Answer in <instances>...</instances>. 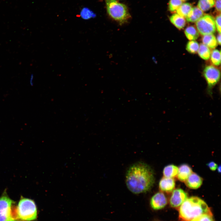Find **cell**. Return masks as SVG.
<instances>
[{"label": "cell", "mask_w": 221, "mask_h": 221, "mask_svg": "<svg viewBox=\"0 0 221 221\" xmlns=\"http://www.w3.org/2000/svg\"><path fill=\"white\" fill-rule=\"evenodd\" d=\"M178 171V168L177 166L171 164L164 167L163 173L164 177L174 178L177 176Z\"/></svg>", "instance_id": "15"}, {"label": "cell", "mask_w": 221, "mask_h": 221, "mask_svg": "<svg viewBox=\"0 0 221 221\" xmlns=\"http://www.w3.org/2000/svg\"><path fill=\"white\" fill-rule=\"evenodd\" d=\"M207 165L210 170L214 171L216 169L218 165L217 164L213 161H211L207 164Z\"/></svg>", "instance_id": "27"}, {"label": "cell", "mask_w": 221, "mask_h": 221, "mask_svg": "<svg viewBox=\"0 0 221 221\" xmlns=\"http://www.w3.org/2000/svg\"><path fill=\"white\" fill-rule=\"evenodd\" d=\"M181 0H170L169 4V10L170 12H173L176 10L182 4Z\"/></svg>", "instance_id": "24"}, {"label": "cell", "mask_w": 221, "mask_h": 221, "mask_svg": "<svg viewBox=\"0 0 221 221\" xmlns=\"http://www.w3.org/2000/svg\"><path fill=\"white\" fill-rule=\"evenodd\" d=\"M80 15L81 17L84 20H88L96 16V14L87 8H83L81 10Z\"/></svg>", "instance_id": "23"}, {"label": "cell", "mask_w": 221, "mask_h": 221, "mask_svg": "<svg viewBox=\"0 0 221 221\" xmlns=\"http://www.w3.org/2000/svg\"><path fill=\"white\" fill-rule=\"evenodd\" d=\"M192 8L191 5L188 3H182L176 10L177 14L180 16L186 17Z\"/></svg>", "instance_id": "20"}, {"label": "cell", "mask_w": 221, "mask_h": 221, "mask_svg": "<svg viewBox=\"0 0 221 221\" xmlns=\"http://www.w3.org/2000/svg\"><path fill=\"white\" fill-rule=\"evenodd\" d=\"M0 221H22L19 217L14 202L6 192L0 197Z\"/></svg>", "instance_id": "4"}, {"label": "cell", "mask_w": 221, "mask_h": 221, "mask_svg": "<svg viewBox=\"0 0 221 221\" xmlns=\"http://www.w3.org/2000/svg\"><path fill=\"white\" fill-rule=\"evenodd\" d=\"M179 212L180 221H189L203 214H212L205 202L197 196L187 198L180 206Z\"/></svg>", "instance_id": "2"}, {"label": "cell", "mask_w": 221, "mask_h": 221, "mask_svg": "<svg viewBox=\"0 0 221 221\" xmlns=\"http://www.w3.org/2000/svg\"><path fill=\"white\" fill-rule=\"evenodd\" d=\"M203 74L207 84V93L209 96L212 97L213 89L220 79V71L216 67L210 65L205 68Z\"/></svg>", "instance_id": "6"}, {"label": "cell", "mask_w": 221, "mask_h": 221, "mask_svg": "<svg viewBox=\"0 0 221 221\" xmlns=\"http://www.w3.org/2000/svg\"><path fill=\"white\" fill-rule=\"evenodd\" d=\"M199 47L198 43L195 41H190L187 43L186 49L189 52L195 54L198 52Z\"/></svg>", "instance_id": "22"}, {"label": "cell", "mask_w": 221, "mask_h": 221, "mask_svg": "<svg viewBox=\"0 0 221 221\" xmlns=\"http://www.w3.org/2000/svg\"><path fill=\"white\" fill-rule=\"evenodd\" d=\"M17 208L19 217L22 221H33L37 218V207L31 199L21 197Z\"/></svg>", "instance_id": "5"}, {"label": "cell", "mask_w": 221, "mask_h": 221, "mask_svg": "<svg viewBox=\"0 0 221 221\" xmlns=\"http://www.w3.org/2000/svg\"><path fill=\"white\" fill-rule=\"evenodd\" d=\"M203 179L196 173L192 172L184 182L186 186L192 189H197L202 184Z\"/></svg>", "instance_id": "10"}, {"label": "cell", "mask_w": 221, "mask_h": 221, "mask_svg": "<svg viewBox=\"0 0 221 221\" xmlns=\"http://www.w3.org/2000/svg\"><path fill=\"white\" fill-rule=\"evenodd\" d=\"M210 55L211 60L212 63L215 66H218L221 62L220 52L217 49H214Z\"/></svg>", "instance_id": "21"}, {"label": "cell", "mask_w": 221, "mask_h": 221, "mask_svg": "<svg viewBox=\"0 0 221 221\" xmlns=\"http://www.w3.org/2000/svg\"><path fill=\"white\" fill-rule=\"evenodd\" d=\"M197 52L199 56L204 60H207L210 57V50L208 47L203 43L199 45Z\"/></svg>", "instance_id": "18"}, {"label": "cell", "mask_w": 221, "mask_h": 221, "mask_svg": "<svg viewBox=\"0 0 221 221\" xmlns=\"http://www.w3.org/2000/svg\"><path fill=\"white\" fill-rule=\"evenodd\" d=\"M107 12L113 19L120 25L128 22L131 18L127 6L116 0H104Z\"/></svg>", "instance_id": "3"}, {"label": "cell", "mask_w": 221, "mask_h": 221, "mask_svg": "<svg viewBox=\"0 0 221 221\" xmlns=\"http://www.w3.org/2000/svg\"><path fill=\"white\" fill-rule=\"evenodd\" d=\"M215 23L216 29L219 33H221V14H219L215 17Z\"/></svg>", "instance_id": "26"}, {"label": "cell", "mask_w": 221, "mask_h": 221, "mask_svg": "<svg viewBox=\"0 0 221 221\" xmlns=\"http://www.w3.org/2000/svg\"><path fill=\"white\" fill-rule=\"evenodd\" d=\"M172 192L169 200L170 205L173 207H179L188 198V194L181 188L176 189Z\"/></svg>", "instance_id": "8"}, {"label": "cell", "mask_w": 221, "mask_h": 221, "mask_svg": "<svg viewBox=\"0 0 221 221\" xmlns=\"http://www.w3.org/2000/svg\"><path fill=\"white\" fill-rule=\"evenodd\" d=\"M185 35L188 39L190 41L195 40L199 36V33L196 29L193 26H188L184 30Z\"/></svg>", "instance_id": "17"}, {"label": "cell", "mask_w": 221, "mask_h": 221, "mask_svg": "<svg viewBox=\"0 0 221 221\" xmlns=\"http://www.w3.org/2000/svg\"><path fill=\"white\" fill-rule=\"evenodd\" d=\"M170 22L176 27L180 29H183L186 24V21L184 17L177 14H174L169 17Z\"/></svg>", "instance_id": "14"}, {"label": "cell", "mask_w": 221, "mask_h": 221, "mask_svg": "<svg viewBox=\"0 0 221 221\" xmlns=\"http://www.w3.org/2000/svg\"><path fill=\"white\" fill-rule=\"evenodd\" d=\"M196 26L199 33L203 36L213 34L216 31L215 19L209 14L204 15L196 22Z\"/></svg>", "instance_id": "7"}, {"label": "cell", "mask_w": 221, "mask_h": 221, "mask_svg": "<svg viewBox=\"0 0 221 221\" xmlns=\"http://www.w3.org/2000/svg\"><path fill=\"white\" fill-rule=\"evenodd\" d=\"M202 41L203 44L211 49L215 48L218 44L216 39L213 34L203 36Z\"/></svg>", "instance_id": "16"}, {"label": "cell", "mask_w": 221, "mask_h": 221, "mask_svg": "<svg viewBox=\"0 0 221 221\" xmlns=\"http://www.w3.org/2000/svg\"><path fill=\"white\" fill-rule=\"evenodd\" d=\"M217 43L219 45L221 44V34L220 33H219L217 36Z\"/></svg>", "instance_id": "29"}, {"label": "cell", "mask_w": 221, "mask_h": 221, "mask_svg": "<svg viewBox=\"0 0 221 221\" xmlns=\"http://www.w3.org/2000/svg\"><path fill=\"white\" fill-rule=\"evenodd\" d=\"M182 0V1H186V0Z\"/></svg>", "instance_id": "32"}, {"label": "cell", "mask_w": 221, "mask_h": 221, "mask_svg": "<svg viewBox=\"0 0 221 221\" xmlns=\"http://www.w3.org/2000/svg\"><path fill=\"white\" fill-rule=\"evenodd\" d=\"M214 0H199L197 7L203 12L209 10L215 5Z\"/></svg>", "instance_id": "19"}, {"label": "cell", "mask_w": 221, "mask_h": 221, "mask_svg": "<svg viewBox=\"0 0 221 221\" xmlns=\"http://www.w3.org/2000/svg\"><path fill=\"white\" fill-rule=\"evenodd\" d=\"M189 221H215L212 214H204L198 216Z\"/></svg>", "instance_id": "25"}, {"label": "cell", "mask_w": 221, "mask_h": 221, "mask_svg": "<svg viewBox=\"0 0 221 221\" xmlns=\"http://www.w3.org/2000/svg\"><path fill=\"white\" fill-rule=\"evenodd\" d=\"M175 186V182L174 178L163 177L160 180L159 187L162 192L169 193L172 192Z\"/></svg>", "instance_id": "11"}, {"label": "cell", "mask_w": 221, "mask_h": 221, "mask_svg": "<svg viewBox=\"0 0 221 221\" xmlns=\"http://www.w3.org/2000/svg\"><path fill=\"white\" fill-rule=\"evenodd\" d=\"M221 165H219V166H217V169H217V170L218 172L219 173H221Z\"/></svg>", "instance_id": "31"}, {"label": "cell", "mask_w": 221, "mask_h": 221, "mask_svg": "<svg viewBox=\"0 0 221 221\" xmlns=\"http://www.w3.org/2000/svg\"><path fill=\"white\" fill-rule=\"evenodd\" d=\"M203 12L197 7L192 8L187 16L185 17L188 22H195L204 15Z\"/></svg>", "instance_id": "13"}, {"label": "cell", "mask_w": 221, "mask_h": 221, "mask_svg": "<svg viewBox=\"0 0 221 221\" xmlns=\"http://www.w3.org/2000/svg\"><path fill=\"white\" fill-rule=\"evenodd\" d=\"M155 182L153 172L147 164L138 162L132 165L128 169L126 183L132 193L139 194L149 191Z\"/></svg>", "instance_id": "1"}, {"label": "cell", "mask_w": 221, "mask_h": 221, "mask_svg": "<svg viewBox=\"0 0 221 221\" xmlns=\"http://www.w3.org/2000/svg\"><path fill=\"white\" fill-rule=\"evenodd\" d=\"M215 9L217 11L220 13L221 11V0H216L215 2Z\"/></svg>", "instance_id": "28"}, {"label": "cell", "mask_w": 221, "mask_h": 221, "mask_svg": "<svg viewBox=\"0 0 221 221\" xmlns=\"http://www.w3.org/2000/svg\"><path fill=\"white\" fill-rule=\"evenodd\" d=\"M167 202V198L164 193L159 192L152 197L150 200V205L153 209L158 210L164 208Z\"/></svg>", "instance_id": "9"}, {"label": "cell", "mask_w": 221, "mask_h": 221, "mask_svg": "<svg viewBox=\"0 0 221 221\" xmlns=\"http://www.w3.org/2000/svg\"><path fill=\"white\" fill-rule=\"evenodd\" d=\"M192 172V170L188 165L183 164L178 168L177 177L180 181L184 182Z\"/></svg>", "instance_id": "12"}, {"label": "cell", "mask_w": 221, "mask_h": 221, "mask_svg": "<svg viewBox=\"0 0 221 221\" xmlns=\"http://www.w3.org/2000/svg\"><path fill=\"white\" fill-rule=\"evenodd\" d=\"M33 74L31 75L30 80V83L31 86H33Z\"/></svg>", "instance_id": "30"}]
</instances>
